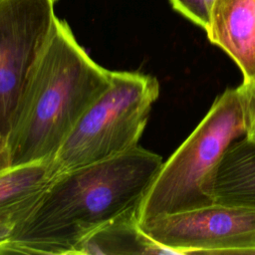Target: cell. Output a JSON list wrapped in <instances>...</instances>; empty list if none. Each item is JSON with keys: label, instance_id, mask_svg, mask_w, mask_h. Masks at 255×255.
<instances>
[{"label": "cell", "instance_id": "6da1fadb", "mask_svg": "<svg viewBox=\"0 0 255 255\" xmlns=\"http://www.w3.org/2000/svg\"><path fill=\"white\" fill-rule=\"evenodd\" d=\"M162 162L160 155L137 145L59 171L0 254H73L100 227L137 211Z\"/></svg>", "mask_w": 255, "mask_h": 255}, {"label": "cell", "instance_id": "7a4b0ae2", "mask_svg": "<svg viewBox=\"0 0 255 255\" xmlns=\"http://www.w3.org/2000/svg\"><path fill=\"white\" fill-rule=\"evenodd\" d=\"M112 71L79 45L56 17L52 33L26 83L8 135L12 166L53 158L95 100Z\"/></svg>", "mask_w": 255, "mask_h": 255}, {"label": "cell", "instance_id": "3957f363", "mask_svg": "<svg viewBox=\"0 0 255 255\" xmlns=\"http://www.w3.org/2000/svg\"><path fill=\"white\" fill-rule=\"evenodd\" d=\"M238 89H227L178 148L162 162L136 212L137 221L215 203L213 179L228 146L245 135Z\"/></svg>", "mask_w": 255, "mask_h": 255}, {"label": "cell", "instance_id": "277c9868", "mask_svg": "<svg viewBox=\"0 0 255 255\" xmlns=\"http://www.w3.org/2000/svg\"><path fill=\"white\" fill-rule=\"evenodd\" d=\"M159 96L156 78L138 72H114L53 157L59 171L91 164L138 145L152 104Z\"/></svg>", "mask_w": 255, "mask_h": 255}, {"label": "cell", "instance_id": "5b68a950", "mask_svg": "<svg viewBox=\"0 0 255 255\" xmlns=\"http://www.w3.org/2000/svg\"><path fill=\"white\" fill-rule=\"evenodd\" d=\"M175 255H255V209L213 203L138 222Z\"/></svg>", "mask_w": 255, "mask_h": 255}, {"label": "cell", "instance_id": "8992f818", "mask_svg": "<svg viewBox=\"0 0 255 255\" xmlns=\"http://www.w3.org/2000/svg\"><path fill=\"white\" fill-rule=\"evenodd\" d=\"M53 0H0V133L8 137L28 78L52 33Z\"/></svg>", "mask_w": 255, "mask_h": 255}, {"label": "cell", "instance_id": "52a82bcc", "mask_svg": "<svg viewBox=\"0 0 255 255\" xmlns=\"http://www.w3.org/2000/svg\"><path fill=\"white\" fill-rule=\"evenodd\" d=\"M208 40L238 66L244 84H255V0H215Z\"/></svg>", "mask_w": 255, "mask_h": 255}, {"label": "cell", "instance_id": "ba28073f", "mask_svg": "<svg viewBox=\"0 0 255 255\" xmlns=\"http://www.w3.org/2000/svg\"><path fill=\"white\" fill-rule=\"evenodd\" d=\"M215 203L255 209V142L244 135L226 149L213 179Z\"/></svg>", "mask_w": 255, "mask_h": 255}, {"label": "cell", "instance_id": "9c48e42d", "mask_svg": "<svg viewBox=\"0 0 255 255\" xmlns=\"http://www.w3.org/2000/svg\"><path fill=\"white\" fill-rule=\"evenodd\" d=\"M136 210L127 212L86 237L73 254H173L140 228Z\"/></svg>", "mask_w": 255, "mask_h": 255}, {"label": "cell", "instance_id": "30bf717a", "mask_svg": "<svg viewBox=\"0 0 255 255\" xmlns=\"http://www.w3.org/2000/svg\"><path fill=\"white\" fill-rule=\"evenodd\" d=\"M58 172L53 158L11 166L0 172V208L40 194Z\"/></svg>", "mask_w": 255, "mask_h": 255}, {"label": "cell", "instance_id": "8fae6325", "mask_svg": "<svg viewBox=\"0 0 255 255\" xmlns=\"http://www.w3.org/2000/svg\"><path fill=\"white\" fill-rule=\"evenodd\" d=\"M40 194L30 197L18 204L0 208V248L10 241L20 224L33 209Z\"/></svg>", "mask_w": 255, "mask_h": 255}, {"label": "cell", "instance_id": "7c38bea8", "mask_svg": "<svg viewBox=\"0 0 255 255\" xmlns=\"http://www.w3.org/2000/svg\"><path fill=\"white\" fill-rule=\"evenodd\" d=\"M215 0H170L172 7L187 19L206 30Z\"/></svg>", "mask_w": 255, "mask_h": 255}, {"label": "cell", "instance_id": "4fadbf2b", "mask_svg": "<svg viewBox=\"0 0 255 255\" xmlns=\"http://www.w3.org/2000/svg\"><path fill=\"white\" fill-rule=\"evenodd\" d=\"M237 89L242 102L248 128L249 126L255 122V84L242 83L239 87H237Z\"/></svg>", "mask_w": 255, "mask_h": 255}, {"label": "cell", "instance_id": "5bb4252c", "mask_svg": "<svg viewBox=\"0 0 255 255\" xmlns=\"http://www.w3.org/2000/svg\"><path fill=\"white\" fill-rule=\"evenodd\" d=\"M11 166V152L8 137L0 133V172L10 168Z\"/></svg>", "mask_w": 255, "mask_h": 255}, {"label": "cell", "instance_id": "9a60e30c", "mask_svg": "<svg viewBox=\"0 0 255 255\" xmlns=\"http://www.w3.org/2000/svg\"><path fill=\"white\" fill-rule=\"evenodd\" d=\"M245 136L248 137L250 140L255 142V122L252 123L249 128H247V131L245 133Z\"/></svg>", "mask_w": 255, "mask_h": 255}, {"label": "cell", "instance_id": "2e32d148", "mask_svg": "<svg viewBox=\"0 0 255 255\" xmlns=\"http://www.w3.org/2000/svg\"><path fill=\"white\" fill-rule=\"evenodd\" d=\"M53 1H56V0H53Z\"/></svg>", "mask_w": 255, "mask_h": 255}]
</instances>
